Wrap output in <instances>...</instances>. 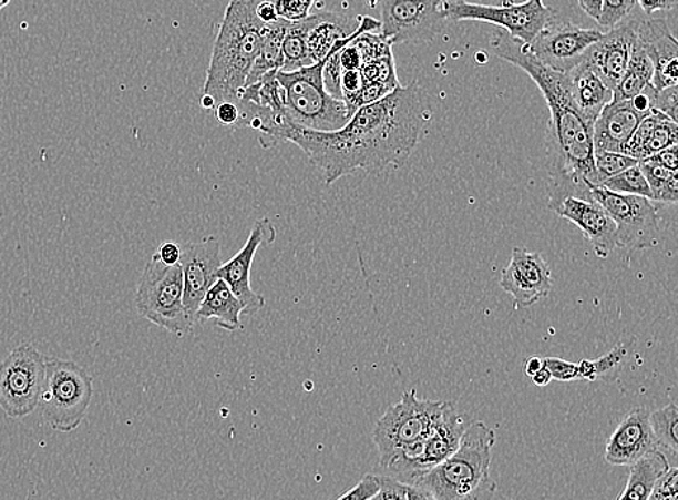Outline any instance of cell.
<instances>
[{
    "label": "cell",
    "instance_id": "obj_1",
    "mask_svg": "<svg viewBox=\"0 0 678 500\" xmlns=\"http://www.w3.org/2000/svg\"><path fill=\"white\" fill-rule=\"evenodd\" d=\"M425 121L423 92L412 81L358 109L339 131H308L286 121L263 145H297L321 171L325 183L331 185L359 170L379 173L390 165H404L419 145Z\"/></svg>",
    "mask_w": 678,
    "mask_h": 500
},
{
    "label": "cell",
    "instance_id": "obj_2",
    "mask_svg": "<svg viewBox=\"0 0 678 500\" xmlns=\"http://www.w3.org/2000/svg\"><path fill=\"white\" fill-rule=\"evenodd\" d=\"M491 47L497 57L534 80L552 113L545 140L549 211L567 197L592 198L590 187H600L594 162V126L573 102L567 73L540 63L523 42L505 31L493 32Z\"/></svg>",
    "mask_w": 678,
    "mask_h": 500
},
{
    "label": "cell",
    "instance_id": "obj_3",
    "mask_svg": "<svg viewBox=\"0 0 678 500\" xmlns=\"http://www.w3.org/2000/svg\"><path fill=\"white\" fill-rule=\"evenodd\" d=\"M258 2L230 0L226 7L203 88V96L210 98L215 106L222 102H238L259 54L265 23L256 17Z\"/></svg>",
    "mask_w": 678,
    "mask_h": 500
},
{
    "label": "cell",
    "instance_id": "obj_4",
    "mask_svg": "<svg viewBox=\"0 0 678 500\" xmlns=\"http://www.w3.org/2000/svg\"><path fill=\"white\" fill-rule=\"evenodd\" d=\"M496 436L485 422L475 421L464 428L458 450L435 468L421 476L419 486L439 500H476L490 479L492 449Z\"/></svg>",
    "mask_w": 678,
    "mask_h": 500
},
{
    "label": "cell",
    "instance_id": "obj_5",
    "mask_svg": "<svg viewBox=\"0 0 678 500\" xmlns=\"http://www.w3.org/2000/svg\"><path fill=\"white\" fill-rule=\"evenodd\" d=\"M326 61L296 71H277L286 119L302 130L339 131L352 118L343 100L335 99L325 88L322 69Z\"/></svg>",
    "mask_w": 678,
    "mask_h": 500
},
{
    "label": "cell",
    "instance_id": "obj_6",
    "mask_svg": "<svg viewBox=\"0 0 678 500\" xmlns=\"http://www.w3.org/2000/svg\"><path fill=\"white\" fill-rule=\"evenodd\" d=\"M93 378L75 361L47 359L45 384L41 395L42 420L52 430H78L93 399Z\"/></svg>",
    "mask_w": 678,
    "mask_h": 500
},
{
    "label": "cell",
    "instance_id": "obj_7",
    "mask_svg": "<svg viewBox=\"0 0 678 500\" xmlns=\"http://www.w3.org/2000/svg\"><path fill=\"white\" fill-rule=\"evenodd\" d=\"M183 271L179 264L165 265L155 254L145 265L135 295L140 316L173 335L193 330L183 302Z\"/></svg>",
    "mask_w": 678,
    "mask_h": 500
},
{
    "label": "cell",
    "instance_id": "obj_8",
    "mask_svg": "<svg viewBox=\"0 0 678 500\" xmlns=\"http://www.w3.org/2000/svg\"><path fill=\"white\" fill-rule=\"evenodd\" d=\"M445 21H479L493 23L512 38L528 45L556 18L557 12L543 0L506 2L500 7L469 3L466 0H444L441 4Z\"/></svg>",
    "mask_w": 678,
    "mask_h": 500
},
{
    "label": "cell",
    "instance_id": "obj_9",
    "mask_svg": "<svg viewBox=\"0 0 678 500\" xmlns=\"http://www.w3.org/2000/svg\"><path fill=\"white\" fill-rule=\"evenodd\" d=\"M47 357L31 343H22L0 364V409L22 420L40 408Z\"/></svg>",
    "mask_w": 678,
    "mask_h": 500
},
{
    "label": "cell",
    "instance_id": "obj_10",
    "mask_svg": "<svg viewBox=\"0 0 678 500\" xmlns=\"http://www.w3.org/2000/svg\"><path fill=\"white\" fill-rule=\"evenodd\" d=\"M448 404L420 399L414 389L405 390L401 401L388 408L373 428L372 438L379 450V460L424 440L440 420Z\"/></svg>",
    "mask_w": 678,
    "mask_h": 500
},
{
    "label": "cell",
    "instance_id": "obj_11",
    "mask_svg": "<svg viewBox=\"0 0 678 500\" xmlns=\"http://www.w3.org/2000/svg\"><path fill=\"white\" fill-rule=\"evenodd\" d=\"M592 198L609 214L616 226L618 246L653 249L660 239V222L653 200L641 195L616 194L590 187Z\"/></svg>",
    "mask_w": 678,
    "mask_h": 500
},
{
    "label": "cell",
    "instance_id": "obj_12",
    "mask_svg": "<svg viewBox=\"0 0 678 500\" xmlns=\"http://www.w3.org/2000/svg\"><path fill=\"white\" fill-rule=\"evenodd\" d=\"M444 0H379L381 35L391 45L429 42L443 31Z\"/></svg>",
    "mask_w": 678,
    "mask_h": 500
},
{
    "label": "cell",
    "instance_id": "obj_13",
    "mask_svg": "<svg viewBox=\"0 0 678 500\" xmlns=\"http://www.w3.org/2000/svg\"><path fill=\"white\" fill-rule=\"evenodd\" d=\"M604 32L595 28H582L554 18L533 41L526 45L531 54L549 69L568 73L585 59L586 51L600 40Z\"/></svg>",
    "mask_w": 678,
    "mask_h": 500
},
{
    "label": "cell",
    "instance_id": "obj_14",
    "mask_svg": "<svg viewBox=\"0 0 678 500\" xmlns=\"http://www.w3.org/2000/svg\"><path fill=\"white\" fill-rule=\"evenodd\" d=\"M275 239H277V231H275L274 223L268 217L259 218L255 222L244 247L234 258L227 261L226 264H222L220 269L217 271V279H223L229 285L232 293L238 297L242 307H244L246 316H254L267 304L264 295L255 293L250 287V271H253L255 256L258 254L259 247L271 245Z\"/></svg>",
    "mask_w": 678,
    "mask_h": 500
},
{
    "label": "cell",
    "instance_id": "obj_15",
    "mask_svg": "<svg viewBox=\"0 0 678 500\" xmlns=\"http://www.w3.org/2000/svg\"><path fill=\"white\" fill-rule=\"evenodd\" d=\"M222 264L220 241L216 236H207L201 242L182 245L179 266L183 271V302L192 323L204 295L216 283L217 271Z\"/></svg>",
    "mask_w": 678,
    "mask_h": 500
},
{
    "label": "cell",
    "instance_id": "obj_16",
    "mask_svg": "<svg viewBox=\"0 0 678 500\" xmlns=\"http://www.w3.org/2000/svg\"><path fill=\"white\" fill-rule=\"evenodd\" d=\"M638 18L629 17L604 32L600 40L586 51L585 60L612 92L627 70L638 41Z\"/></svg>",
    "mask_w": 678,
    "mask_h": 500
},
{
    "label": "cell",
    "instance_id": "obj_17",
    "mask_svg": "<svg viewBox=\"0 0 678 500\" xmlns=\"http://www.w3.org/2000/svg\"><path fill=\"white\" fill-rule=\"evenodd\" d=\"M501 288L512 295L516 308H528L552 293V269L537 252L515 247L502 273Z\"/></svg>",
    "mask_w": 678,
    "mask_h": 500
},
{
    "label": "cell",
    "instance_id": "obj_18",
    "mask_svg": "<svg viewBox=\"0 0 678 500\" xmlns=\"http://www.w3.org/2000/svg\"><path fill=\"white\" fill-rule=\"evenodd\" d=\"M638 41L653 64L656 90L678 83V44L667 22L651 17L638 18Z\"/></svg>",
    "mask_w": 678,
    "mask_h": 500
},
{
    "label": "cell",
    "instance_id": "obj_19",
    "mask_svg": "<svg viewBox=\"0 0 678 500\" xmlns=\"http://www.w3.org/2000/svg\"><path fill=\"white\" fill-rule=\"evenodd\" d=\"M553 212L575 223L600 259L608 258L618 247L615 223L594 198L567 197Z\"/></svg>",
    "mask_w": 678,
    "mask_h": 500
},
{
    "label": "cell",
    "instance_id": "obj_20",
    "mask_svg": "<svg viewBox=\"0 0 678 500\" xmlns=\"http://www.w3.org/2000/svg\"><path fill=\"white\" fill-rule=\"evenodd\" d=\"M658 450L649 426L647 408H634L606 442L605 460L612 466H630L649 452Z\"/></svg>",
    "mask_w": 678,
    "mask_h": 500
},
{
    "label": "cell",
    "instance_id": "obj_21",
    "mask_svg": "<svg viewBox=\"0 0 678 500\" xmlns=\"http://www.w3.org/2000/svg\"><path fill=\"white\" fill-rule=\"evenodd\" d=\"M464 428L466 427L454 409V405L449 402L433 430L424 438L419 459L412 465L407 484H415L427 471L452 456L462 440Z\"/></svg>",
    "mask_w": 678,
    "mask_h": 500
},
{
    "label": "cell",
    "instance_id": "obj_22",
    "mask_svg": "<svg viewBox=\"0 0 678 500\" xmlns=\"http://www.w3.org/2000/svg\"><path fill=\"white\" fill-rule=\"evenodd\" d=\"M644 113L634 106L633 100H612L594 123L595 151L620 152L643 121Z\"/></svg>",
    "mask_w": 678,
    "mask_h": 500
},
{
    "label": "cell",
    "instance_id": "obj_23",
    "mask_svg": "<svg viewBox=\"0 0 678 500\" xmlns=\"http://www.w3.org/2000/svg\"><path fill=\"white\" fill-rule=\"evenodd\" d=\"M567 78L573 102L585 121L594 126L600 112L614 100V92L606 88L604 81L585 60L568 71Z\"/></svg>",
    "mask_w": 678,
    "mask_h": 500
},
{
    "label": "cell",
    "instance_id": "obj_24",
    "mask_svg": "<svg viewBox=\"0 0 678 500\" xmlns=\"http://www.w3.org/2000/svg\"><path fill=\"white\" fill-rule=\"evenodd\" d=\"M359 19L353 21L339 13L320 11L311 13V27L308 31L307 47L312 63L327 59L339 41L357 32Z\"/></svg>",
    "mask_w": 678,
    "mask_h": 500
},
{
    "label": "cell",
    "instance_id": "obj_25",
    "mask_svg": "<svg viewBox=\"0 0 678 500\" xmlns=\"http://www.w3.org/2000/svg\"><path fill=\"white\" fill-rule=\"evenodd\" d=\"M242 314H244V307L238 297L232 293L225 280L217 279L204 295L201 306L194 314L193 323L213 322L223 330L239 331L242 330Z\"/></svg>",
    "mask_w": 678,
    "mask_h": 500
},
{
    "label": "cell",
    "instance_id": "obj_26",
    "mask_svg": "<svg viewBox=\"0 0 678 500\" xmlns=\"http://www.w3.org/2000/svg\"><path fill=\"white\" fill-rule=\"evenodd\" d=\"M629 468L627 486L618 500H648L654 484L670 469V463L660 450H656L635 461Z\"/></svg>",
    "mask_w": 678,
    "mask_h": 500
},
{
    "label": "cell",
    "instance_id": "obj_27",
    "mask_svg": "<svg viewBox=\"0 0 678 500\" xmlns=\"http://www.w3.org/2000/svg\"><path fill=\"white\" fill-rule=\"evenodd\" d=\"M288 23L289 22L284 21V19H279V21L274 23H265L259 54L256 57L253 70H250L248 80H246L245 88L246 85L256 83V81L263 79L265 74L282 69V41L284 37H286Z\"/></svg>",
    "mask_w": 678,
    "mask_h": 500
},
{
    "label": "cell",
    "instance_id": "obj_28",
    "mask_svg": "<svg viewBox=\"0 0 678 500\" xmlns=\"http://www.w3.org/2000/svg\"><path fill=\"white\" fill-rule=\"evenodd\" d=\"M653 64L639 41L635 45L627 70L614 90V100H629L653 84Z\"/></svg>",
    "mask_w": 678,
    "mask_h": 500
},
{
    "label": "cell",
    "instance_id": "obj_29",
    "mask_svg": "<svg viewBox=\"0 0 678 500\" xmlns=\"http://www.w3.org/2000/svg\"><path fill=\"white\" fill-rule=\"evenodd\" d=\"M311 27V16L302 21L289 22L282 41V71H296L312 63L308 54L307 37Z\"/></svg>",
    "mask_w": 678,
    "mask_h": 500
},
{
    "label": "cell",
    "instance_id": "obj_30",
    "mask_svg": "<svg viewBox=\"0 0 678 500\" xmlns=\"http://www.w3.org/2000/svg\"><path fill=\"white\" fill-rule=\"evenodd\" d=\"M628 357V347L619 343L614 349L596 360H582L578 366V380H612L618 378L625 360Z\"/></svg>",
    "mask_w": 678,
    "mask_h": 500
},
{
    "label": "cell",
    "instance_id": "obj_31",
    "mask_svg": "<svg viewBox=\"0 0 678 500\" xmlns=\"http://www.w3.org/2000/svg\"><path fill=\"white\" fill-rule=\"evenodd\" d=\"M639 169L647 180L653 202L664 204L678 202L677 171L664 169L649 161H639Z\"/></svg>",
    "mask_w": 678,
    "mask_h": 500
},
{
    "label": "cell",
    "instance_id": "obj_32",
    "mask_svg": "<svg viewBox=\"0 0 678 500\" xmlns=\"http://www.w3.org/2000/svg\"><path fill=\"white\" fill-rule=\"evenodd\" d=\"M649 426L656 437L658 447H666L672 455H677V426L678 408L676 402H670L656 411L649 412Z\"/></svg>",
    "mask_w": 678,
    "mask_h": 500
},
{
    "label": "cell",
    "instance_id": "obj_33",
    "mask_svg": "<svg viewBox=\"0 0 678 500\" xmlns=\"http://www.w3.org/2000/svg\"><path fill=\"white\" fill-rule=\"evenodd\" d=\"M602 187L616 194L641 195V197L651 200V192H649L647 180H645L639 164L606 180Z\"/></svg>",
    "mask_w": 678,
    "mask_h": 500
},
{
    "label": "cell",
    "instance_id": "obj_34",
    "mask_svg": "<svg viewBox=\"0 0 678 500\" xmlns=\"http://www.w3.org/2000/svg\"><path fill=\"white\" fill-rule=\"evenodd\" d=\"M594 162L600 187L606 180L639 164L638 160L630 159V156L620 154V152L609 151H595Z\"/></svg>",
    "mask_w": 678,
    "mask_h": 500
},
{
    "label": "cell",
    "instance_id": "obj_35",
    "mask_svg": "<svg viewBox=\"0 0 678 500\" xmlns=\"http://www.w3.org/2000/svg\"><path fill=\"white\" fill-rule=\"evenodd\" d=\"M678 130L677 123L672 122L671 119L664 116L657 126L654 127L651 136L644 145L641 152V161L656 154L658 151L666 150V147L677 145Z\"/></svg>",
    "mask_w": 678,
    "mask_h": 500
},
{
    "label": "cell",
    "instance_id": "obj_36",
    "mask_svg": "<svg viewBox=\"0 0 678 500\" xmlns=\"http://www.w3.org/2000/svg\"><path fill=\"white\" fill-rule=\"evenodd\" d=\"M363 83H383L391 88H400V81L397 79L396 63L393 57H383V59L371 61V63L360 67Z\"/></svg>",
    "mask_w": 678,
    "mask_h": 500
},
{
    "label": "cell",
    "instance_id": "obj_37",
    "mask_svg": "<svg viewBox=\"0 0 678 500\" xmlns=\"http://www.w3.org/2000/svg\"><path fill=\"white\" fill-rule=\"evenodd\" d=\"M637 0H604L597 23L604 28H614L633 16L637 9Z\"/></svg>",
    "mask_w": 678,
    "mask_h": 500
},
{
    "label": "cell",
    "instance_id": "obj_38",
    "mask_svg": "<svg viewBox=\"0 0 678 500\" xmlns=\"http://www.w3.org/2000/svg\"><path fill=\"white\" fill-rule=\"evenodd\" d=\"M316 0H274L279 19L287 22L302 21L311 16Z\"/></svg>",
    "mask_w": 678,
    "mask_h": 500
},
{
    "label": "cell",
    "instance_id": "obj_39",
    "mask_svg": "<svg viewBox=\"0 0 678 500\" xmlns=\"http://www.w3.org/2000/svg\"><path fill=\"white\" fill-rule=\"evenodd\" d=\"M677 494L678 470L676 468H670L658 478L648 500H677Z\"/></svg>",
    "mask_w": 678,
    "mask_h": 500
},
{
    "label": "cell",
    "instance_id": "obj_40",
    "mask_svg": "<svg viewBox=\"0 0 678 500\" xmlns=\"http://www.w3.org/2000/svg\"><path fill=\"white\" fill-rule=\"evenodd\" d=\"M544 366L552 374L553 380H558V382L578 380V366L573 361L559 359V357H544Z\"/></svg>",
    "mask_w": 678,
    "mask_h": 500
},
{
    "label": "cell",
    "instance_id": "obj_41",
    "mask_svg": "<svg viewBox=\"0 0 678 500\" xmlns=\"http://www.w3.org/2000/svg\"><path fill=\"white\" fill-rule=\"evenodd\" d=\"M379 488H381L379 475H367L357 486L336 500H369L378 493Z\"/></svg>",
    "mask_w": 678,
    "mask_h": 500
},
{
    "label": "cell",
    "instance_id": "obj_42",
    "mask_svg": "<svg viewBox=\"0 0 678 500\" xmlns=\"http://www.w3.org/2000/svg\"><path fill=\"white\" fill-rule=\"evenodd\" d=\"M678 88H667L657 90L656 99H654V111H658L666 114L668 119L677 123V103H678Z\"/></svg>",
    "mask_w": 678,
    "mask_h": 500
},
{
    "label": "cell",
    "instance_id": "obj_43",
    "mask_svg": "<svg viewBox=\"0 0 678 500\" xmlns=\"http://www.w3.org/2000/svg\"><path fill=\"white\" fill-rule=\"evenodd\" d=\"M378 493L369 500H407V484L400 480L391 478V476H379Z\"/></svg>",
    "mask_w": 678,
    "mask_h": 500
},
{
    "label": "cell",
    "instance_id": "obj_44",
    "mask_svg": "<svg viewBox=\"0 0 678 500\" xmlns=\"http://www.w3.org/2000/svg\"><path fill=\"white\" fill-rule=\"evenodd\" d=\"M217 121L223 126L238 127L240 111L235 102H222L215 108Z\"/></svg>",
    "mask_w": 678,
    "mask_h": 500
},
{
    "label": "cell",
    "instance_id": "obj_45",
    "mask_svg": "<svg viewBox=\"0 0 678 500\" xmlns=\"http://www.w3.org/2000/svg\"><path fill=\"white\" fill-rule=\"evenodd\" d=\"M643 161L653 162V164L664 166V169L677 171L678 170V156L677 145L666 147V150L658 151L656 154L648 156Z\"/></svg>",
    "mask_w": 678,
    "mask_h": 500
},
{
    "label": "cell",
    "instance_id": "obj_46",
    "mask_svg": "<svg viewBox=\"0 0 678 500\" xmlns=\"http://www.w3.org/2000/svg\"><path fill=\"white\" fill-rule=\"evenodd\" d=\"M155 255L158 256L165 265H177L179 258H182V246L174 242H164L163 245L156 249Z\"/></svg>",
    "mask_w": 678,
    "mask_h": 500
},
{
    "label": "cell",
    "instance_id": "obj_47",
    "mask_svg": "<svg viewBox=\"0 0 678 500\" xmlns=\"http://www.w3.org/2000/svg\"><path fill=\"white\" fill-rule=\"evenodd\" d=\"M643 12L651 17L656 12H668L677 8L678 0H637Z\"/></svg>",
    "mask_w": 678,
    "mask_h": 500
},
{
    "label": "cell",
    "instance_id": "obj_48",
    "mask_svg": "<svg viewBox=\"0 0 678 500\" xmlns=\"http://www.w3.org/2000/svg\"><path fill=\"white\" fill-rule=\"evenodd\" d=\"M256 17L263 23H274L279 21L277 9H275L274 0H259L256 4Z\"/></svg>",
    "mask_w": 678,
    "mask_h": 500
},
{
    "label": "cell",
    "instance_id": "obj_49",
    "mask_svg": "<svg viewBox=\"0 0 678 500\" xmlns=\"http://www.w3.org/2000/svg\"><path fill=\"white\" fill-rule=\"evenodd\" d=\"M578 4H581L582 11L594 18L597 21V18L600 16L602 3L604 0H577Z\"/></svg>",
    "mask_w": 678,
    "mask_h": 500
},
{
    "label": "cell",
    "instance_id": "obj_50",
    "mask_svg": "<svg viewBox=\"0 0 678 500\" xmlns=\"http://www.w3.org/2000/svg\"><path fill=\"white\" fill-rule=\"evenodd\" d=\"M407 500H439L429 490L419 488V486L407 484Z\"/></svg>",
    "mask_w": 678,
    "mask_h": 500
},
{
    "label": "cell",
    "instance_id": "obj_51",
    "mask_svg": "<svg viewBox=\"0 0 678 500\" xmlns=\"http://www.w3.org/2000/svg\"><path fill=\"white\" fill-rule=\"evenodd\" d=\"M542 368H544L543 357L533 356V357H530V359L525 361L524 370H525V375L528 376V378H533V376L537 374V371Z\"/></svg>",
    "mask_w": 678,
    "mask_h": 500
},
{
    "label": "cell",
    "instance_id": "obj_52",
    "mask_svg": "<svg viewBox=\"0 0 678 500\" xmlns=\"http://www.w3.org/2000/svg\"><path fill=\"white\" fill-rule=\"evenodd\" d=\"M531 379H533V382L537 385V387L544 388L548 387V385L552 384L553 376L552 374H549V370L544 366V368L540 369L537 374H535Z\"/></svg>",
    "mask_w": 678,
    "mask_h": 500
},
{
    "label": "cell",
    "instance_id": "obj_53",
    "mask_svg": "<svg viewBox=\"0 0 678 500\" xmlns=\"http://www.w3.org/2000/svg\"><path fill=\"white\" fill-rule=\"evenodd\" d=\"M11 2L12 0H0V11H2L3 8H7Z\"/></svg>",
    "mask_w": 678,
    "mask_h": 500
}]
</instances>
